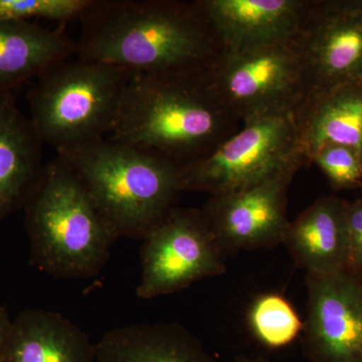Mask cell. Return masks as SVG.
I'll list each match as a JSON object with an SVG mask.
<instances>
[{
	"instance_id": "obj_19",
	"label": "cell",
	"mask_w": 362,
	"mask_h": 362,
	"mask_svg": "<svg viewBox=\"0 0 362 362\" xmlns=\"http://www.w3.org/2000/svg\"><path fill=\"white\" fill-rule=\"evenodd\" d=\"M247 321L258 341L272 349L291 344L301 337L304 327L291 302L277 293L257 297L250 307Z\"/></svg>"
},
{
	"instance_id": "obj_20",
	"label": "cell",
	"mask_w": 362,
	"mask_h": 362,
	"mask_svg": "<svg viewBox=\"0 0 362 362\" xmlns=\"http://www.w3.org/2000/svg\"><path fill=\"white\" fill-rule=\"evenodd\" d=\"M92 0H0V21L80 20Z\"/></svg>"
},
{
	"instance_id": "obj_23",
	"label": "cell",
	"mask_w": 362,
	"mask_h": 362,
	"mask_svg": "<svg viewBox=\"0 0 362 362\" xmlns=\"http://www.w3.org/2000/svg\"><path fill=\"white\" fill-rule=\"evenodd\" d=\"M11 327V324L9 323L6 313L0 309V361H1L2 354H4V347H6Z\"/></svg>"
},
{
	"instance_id": "obj_18",
	"label": "cell",
	"mask_w": 362,
	"mask_h": 362,
	"mask_svg": "<svg viewBox=\"0 0 362 362\" xmlns=\"http://www.w3.org/2000/svg\"><path fill=\"white\" fill-rule=\"evenodd\" d=\"M76 54L75 42L33 21H0V92L49 70Z\"/></svg>"
},
{
	"instance_id": "obj_8",
	"label": "cell",
	"mask_w": 362,
	"mask_h": 362,
	"mask_svg": "<svg viewBox=\"0 0 362 362\" xmlns=\"http://www.w3.org/2000/svg\"><path fill=\"white\" fill-rule=\"evenodd\" d=\"M142 240L136 289L141 299L173 294L226 272V252L202 209L173 207Z\"/></svg>"
},
{
	"instance_id": "obj_24",
	"label": "cell",
	"mask_w": 362,
	"mask_h": 362,
	"mask_svg": "<svg viewBox=\"0 0 362 362\" xmlns=\"http://www.w3.org/2000/svg\"><path fill=\"white\" fill-rule=\"evenodd\" d=\"M233 362H270L262 356H239Z\"/></svg>"
},
{
	"instance_id": "obj_9",
	"label": "cell",
	"mask_w": 362,
	"mask_h": 362,
	"mask_svg": "<svg viewBox=\"0 0 362 362\" xmlns=\"http://www.w3.org/2000/svg\"><path fill=\"white\" fill-rule=\"evenodd\" d=\"M294 44L304 65L305 98L362 82V0L309 1Z\"/></svg>"
},
{
	"instance_id": "obj_16",
	"label": "cell",
	"mask_w": 362,
	"mask_h": 362,
	"mask_svg": "<svg viewBox=\"0 0 362 362\" xmlns=\"http://www.w3.org/2000/svg\"><path fill=\"white\" fill-rule=\"evenodd\" d=\"M42 144L11 92H0V218L25 206L44 168Z\"/></svg>"
},
{
	"instance_id": "obj_10",
	"label": "cell",
	"mask_w": 362,
	"mask_h": 362,
	"mask_svg": "<svg viewBox=\"0 0 362 362\" xmlns=\"http://www.w3.org/2000/svg\"><path fill=\"white\" fill-rule=\"evenodd\" d=\"M300 168H292L239 192L211 195L202 209L226 252L270 249L284 243L288 188Z\"/></svg>"
},
{
	"instance_id": "obj_3",
	"label": "cell",
	"mask_w": 362,
	"mask_h": 362,
	"mask_svg": "<svg viewBox=\"0 0 362 362\" xmlns=\"http://www.w3.org/2000/svg\"><path fill=\"white\" fill-rule=\"evenodd\" d=\"M116 235L143 239L183 190L180 166L109 138L57 151Z\"/></svg>"
},
{
	"instance_id": "obj_12",
	"label": "cell",
	"mask_w": 362,
	"mask_h": 362,
	"mask_svg": "<svg viewBox=\"0 0 362 362\" xmlns=\"http://www.w3.org/2000/svg\"><path fill=\"white\" fill-rule=\"evenodd\" d=\"M223 51L294 42L309 1L197 0Z\"/></svg>"
},
{
	"instance_id": "obj_15",
	"label": "cell",
	"mask_w": 362,
	"mask_h": 362,
	"mask_svg": "<svg viewBox=\"0 0 362 362\" xmlns=\"http://www.w3.org/2000/svg\"><path fill=\"white\" fill-rule=\"evenodd\" d=\"M0 362H96L95 343L62 314L26 311L11 324Z\"/></svg>"
},
{
	"instance_id": "obj_6",
	"label": "cell",
	"mask_w": 362,
	"mask_h": 362,
	"mask_svg": "<svg viewBox=\"0 0 362 362\" xmlns=\"http://www.w3.org/2000/svg\"><path fill=\"white\" fill-rule=\"evenodd\" d=\"M296 110L244 123L206 156L181 166L183 190L230 194L307 163L300 149Z\"/></svg>"
},
{
	"instance_id": "obj_13",
	"label": "cell",
	"mask_w": 362,
	"mask_h": 362,
	"mask_svg": "<svg viewBox=\"0 0 362 362\" xmlns=\"http://www.w3.org/2000/svg\"><path fill=\"white\" fill-rule=\"evenodd\" d=\"M349 202L324 197L288 226L284 243L295 262L315 276L345 271L349 254Z\"/></svg>"
},
{
	"instance_id": "obj_4",
	"label": "cell",
	"mask_w": 362,
	"mask_h": 362,
	"mask_svg": "<svg viewBox=\"0 0 362 362\" xmlns=\"http://www.w3.org/2000/svg\"><path fill=\"white\" fill-rule=\"evenodd\" d=\"M33 259L61 279L97 275L117 237L78 176L57 156L45 164L25 202Z\"/></svg>"
},
{
	"instance_id": "obj_21",
	"label": "cell",
	"mask_w": 362,
	"mask_h": 362,
	"mask_svg": "<svg viewBox=\"0 0 362 362\" xmlns=\"http://www.w3.org/2000/svg\"><path fill=\"white\" fill-rule=\"evenodd\" d=\"M337 190L349 189L362 185V157L356 150L339 144H326L312 157Z\"/></svg>"
},
{
	"instance_id": "obj_1",
	"label": "cell",
	"mask_w": 362,
	"mask_h": 362,
	"mask_svg": "<svg viewBox=\"0 0 362 362\" xmlns=\"http://www.w3.org/2000/svg\"><path fill=\"white\" fill-rule=\"evenodd\" d=\"M78 21L76 56L130 75L207 71L223 52L199 1L92 0Z\"/></svg>"
},
{
	"instance_id": "obj_22",
	"label": "cell",
	"mask_w": 362,
	"mask_h": 362,
	"mask_svg": "<svg viewBox=\"0 0 362 362\" xmlns=\"http://www.w3.org/2000/svg\"><path fill=\"white\" fill-rule=\"evenodd\" d=\"M349 254L345 272L362 279V201L349 202Z\"/></svg>"
},
{
	"instance_id": "obj_7",
	"label": "cell",
	"mask_w": 362,
	"mask_h": 362,
	"mask_svg": "<svg viewBox=\"0 0 362 362\" xmlns=\"http://www.w3.org/2000/svg\"><path fill=\"white\" fill-rule=\"evenodd\" d=\"M209 76L214 94L243 124L296 110L306 96L303 62L294 42L223 51Z\"/></svg>"
},
{
	"instance_id": "obj_17",
	"label": "cell",
	"mask_w": 362,
	"mask_h": 362,
	"mask_svg": "<svg viewBox=\"0 0 362 362\" xmlns=\"http://www.w3.org/2000/svg\"><path fill=\"white\" fill-rule=\"evenodd\" d=\"M96 362H216L180 324L137 323L105 333L95 343Z\"/></svg>"
},
{
	"instance_id": "obj_5",
	"label": "cell",
	"mask_w": 362,
	"mask_h": 362,
	"mask_svg": "<svg viewBox=\"0 0 362 362\" xmlns=\"http://www.w3.org/2000/svg\"><path fill=\"white\" fill-rule=\"evenodd\" d=\"M130 76L77 56L45 71L28 93L30 120L42 143L61 151L111 134Z\"/></svg>"
},
{
	"instance_id": "obj_14",
	"label": "cell",
	"mask_w": 362,
	"mask_h": 362,
	"mask_svg": "<svg viewBox=\"0 0 362 362\" xmlns=\"http://www.w3.org/2000/svg\"><path fill=\"white\" fill-rule=\"evenodd\" d=\"M295 114L300 149L307 163L326 144L349 147L362 157V82L310 95Z\"/></svg>"
},
{
	"instance_id": "obj_2",
	"label": "cell",
	"mask_w": 362,
	"mask_h": 362,
	"mask_svg": "<svg viewBox=\"0 0 362 362\" xmlns=\"http://www.w3.org/2000/svg\"><path fill=\"white\" fill-rule=\"evenodd\" d=\"M209 71L131 75L111 139L180 168L206 156L239 122L214 94Z\"/></svg>"
},
{
	"instance_id": "obj_11",
	"label": "cell",
	"mask_w": 362,
	"mask_h": 362,
	"mask_svg": "<svg viewBox=\"0 0 362 362\" xmlns=\"http://www.w3.org/2000/svg\"><path fill=\"white\" fill-rule=\"evenodd\" d=\"M302 349L309 362H362V279L307 274Z\"/></svg>"
}]
</instances>
